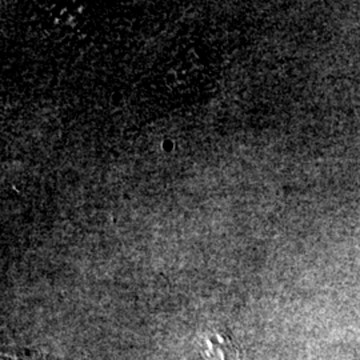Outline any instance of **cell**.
<instances>
[{"instance_id":"obj_1","label":"cell","mask_w":360,"mask_h":360,"mask_svg":"<svg viewBox=\"0 0 360 360\" xmlns=\"http://www.w3.org/2000/svg\"><path fill=\"white\" fill-rule=\"evenodd\" d=\"M203 360H240L231 336L224 331H212L202 340Z\"/></svg>"}]
</instances>
